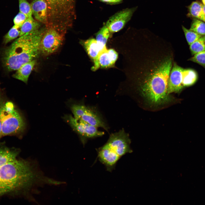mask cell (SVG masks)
Returning a JSON list of instances; mask_svg holds the SVG:
<instances>
[{"label":"cell","instance_id":"17","mask_svg":"<svg viewBox=\"0 0 205 205\" xmlns=\"http://www.w3.org/2000/svg\"><path fill=\"white\" fill-rule=\"evenodd\" d=\"M198 78V74L195 70L191 69L183 68L182 84L184 88L194 84L197 81Z\"/></svg>","mask_w":205,"mask_h":205},{"label":"cell","instance_id":"24","mask_svg":"<svg viewBox=\"0 0 205 205\" xmlns=\"http://www.w3.org/2000/svg\"><path fill=\"white\" fill-rule=\"evenodd\" d=\"M19 12L25 15L27 18L32 17L30 4L26 0H19Z\"/></svg>","mask_w":205,"mask_h":205},{"label":"cell","instance_id":"25","mask_svg":"<svg viewBox=\"0 0 205 205\" xmlns=\"http://www.w3.org/2000/svg\"><path fill=\"white\" fill-rule=\"evenodd\" d=\"M182 29L187 42L189 45L202 36L186 28L183 26H182Z\"/></svg>","mask_w":205,"mask_h":205},{"label":"cell","instance_id":"27","mask_svg":"<svg viewBox=\"0 0 205 205\" xmlns=\"http://www.w3.org/2000/svg\"><path fill=\"white\" fill-rule=\"evenodd\" d=\"M27 18L25 15L19 12L13 19L14 25L20 28Z\"/></svg>","mask_w":205,"mask_h":205},{"label":"cell","instance_id":"28","mask_svg":"<svg viewBox=\"0 0 205 205\" xmlns=\"http://www.w3.org/2000/svg\"><path fill=\"white\" fill-rule=\"evenodd\" d=\"M108 51L113 62L115 63L118 58V53L115 50L112 49L108 50Z\"/></svg>","mask_w":205,"mask_h":205},{"label":"cell","instance_id":"18","mask_svg":"<svg viewBox=\"0 0 205 205\" xmlns=\"http://www.w3.org/2000/svg\"><path fill=\"white\" fill-rule=\"evenodd\" d=\"M40 23L36 20H35L32 17L28 18L20 28L19 37L27 33L39 29L40 26Z\"/></svg>","mask_w":205,"mask_h":205},{"label":"cell","instance_id":"1","mask_svg":"<svg viewBox=\"0 0 205 205\" xmlns=\"http://www.w3.org/2000/svg\"><path fill=\"white\" fill-rule=\"evenodd\" d=\"M134 80L136 90L149 104L158 106L171 102L168 83L174 61L170 43L139 40L135 44Z\"/></svg>","mask_w":205,"mask_h":205},{"label":"cell","instance_id":"5","mask_svg":"<svg viewBox=\"0 0 205 205\" xmlns=\"http://www.w3.org/2000/svg\"><path fill=\"white\" fill-rule=\"evenodd\" d=\"M48 8V27L66 30L70 26L74 0H44Z\"/></svg>","mask_w":205,"mask_h":205},{"label":"cell","instance_id":"12","mask_svg":"<svg viewBox=\"0 0 205 205\" xmlns=\"http://www.w3.org/2000/svg\"><path fill=\"white\" fill-rule=\"evenodd\" d=\"M30 4L32 14L35 19L46 25L47 22L48 8L44 0H33Z\"/></svg>","mask_w":205,"mask_h":205},{"label":"cell","instance_id":"7","mask_svg":"<svg viewBox=\"0 0 205 205\" xmlns=\"http://www.w3.org/2000/svg\"><path fill=\"white\" fill-rule=\"evenodd\" d=\"M70 108L75 119L98 128H102L108 132V125L101 114L95 108L87 106L81 102L72 104Z\"/></svg>","mask_w":205,"mask_h":205},{"label":"cell","instance_id":"9","mask_svg":"<svg viewBox=\"0 0 205 205\" xmlns=\"http://www.w3.org/2000/svg\"><path fill=\"white\" fill-rule=\"evenodd\" d=\"M64 35L54 28H47L40 41V52L48 55L56 52L62 44Z\"/></svg>","mask_w":205,"mask_h":205},{"label":"cell","instance_id":"30","mask_svg":"<svg viewBox=\"0 0 205 205\" xmlns=\"http://www.w3.org/2000/svg\"><path fill=\"white\" fill-rule=\"evenodd\" d=\"M2 136H3L2 132L1 125V122L0 120V138Z\"/></svg>","mask_w":205,"mask_h":205},{"label":"cell","instance_id":"11","mask_svg":"<svg viewBox=\"0 0 205 205\" xmlns=\"http://www.w3.org/2000/svg\"><path fill=\"white\" fill-rule=\"evenodd\" d=\"M183 69V68L174 62L168 80L167 92L169 94L172 93H179L184 89L182 84Z\"/></svg>","mask_w":205,"mask_h":205},{"label":"cell","instance_id":"23","mask_svg":"<svg viewBox=\"0 0 205 205\" xmlns=\"http://www.w3.org/2000/svg\"><path fill=\"white\" fill-rule=\"evenodd\" d=\"M20 28L14 25L4 36L3 43L6 44L19 36Z\"/></svg>","mask_w":205,"mask_h":205},{"label":"cell","instance_id":"2","mask_svg":"<svg viewBox=\"0 0 205 205\" xmlns=\"http://www.w3.org/2000/svg\"><path fill=\"white\" fill-rule=\"evenodd\" d=\"M56 180L45 176L36 162L18 159L0 167V196L11 192H21L30 200L45 184H55Z\"/></svg>","mask_w":205,"mask_h":205},{"label":"cell","instance_id":"32","mask_svg":"<svg viewBox=\"0 0 205 205\" xmlns=\"http://www.w3.org/2000/svg\"><path fill=\"white\" fill-rule=\"evenodd\" d=\"M203 4L205 5V0H202Z\"/></svg>","mask_w":205,"mask_h":205},{"label":"cell","instance_id":"14","mask_svg":"<svg viewBox=\"0 0 205 205\" xmlns=\"http://www.w3.org/2000/svg\"><path fill=\"white\" fill-rule=\"evenodd\" d=\"M36 62V60H34L23 64L13 75L12 77L27 83Z\"/></svg>","mask_w":205,"mask_h":205},{"label":"cell","instance_id":"4","mask_svg":"<svg viewBox=\"0 0 205 205\" xmlns=\"http://www.w3.org/2000/svg\"><path fill=\"white\" fill-rule=\"evenodd\" d=\"M128 134L122 129L111 134L106 142L97 149L99 159L108 171H111L114 169L122 157L132 152Z\"/></svg>","mask_w":205,"mask_h":205},{"label":"cell","instance_id":"16","mask_svg":"<svg viewBox=\"0 0 205 205\" xmlns=\"http://www.w3.org/2000/svg\"><path fill=\"white\" fill-rule=\"evenodd\" d=\"M203 5L198 1L192 2L188 7V16L205 22V17L203 9Z\"/></svg>","mask_w":205,"mask_h":205},{"label":"cell","instance_id":"26","mask_svg":"<svg viewBox=\"0 0 205 205\" xmlns=\"http://www.w3.org/2000/svg\"><path fill=\"white\" fill-rule=\"evenodd\" d=\"M188 60L196 63L205 68V51L194 54Z\"/></svg>","mask_w":205,"mask_h":205},{"label":"cell","instance_id":"6","mask_svg":"<svg viewBox=\"0 0 205 205\" xmlns=\"http://www.w3.org/2000/svg\"><path fill=\"white\" fill-rule=\"evenodd\" d=\"M1 91L0 89V120L2 136L22 132L25 128L22 117L12 102L2 99Z\"/></svg>","mask_w":205,"mask_h":205},{"label":"cell","instance_id":"8","mask_svg":"<svg viewBox=\"0 0 205 205\" xmlns=\"http://www.w3.org/2000/svg\"><path fill=\"white\" fill-rule=\"evenodd\" d=\"M64 118L79 135L83 145L88 139L101 137L104 134V132L99 130L98 128L85 122L77 119L71 115H66Z\"/></svg>","mask_w":205,"mask_h":205},{"label":"cell","instance_id":"13","mask_svg":"<svg viewBox=\"0 0 205 205\" xmlns=\"http://www.w3.org/2000/svg\"><path fill=\"white\" fill-rule=\"evenodd\" d=\"M87 52L93 60L94 66L92 69L95 71L100 67L98 62V57L101 52L96 40L94 38L88 39L83 43Z\"/></svg>","mask_w":205,"mask_h":205},{"label":"cell","instance_id":"31","mask_svg":"<svg viewBox=\"0 0 205 205\" xmlns=\"http://www.w3.org/2000/svg\"><path fill=\"white\" fill-rule=\"evenodd\" d=\"M203 9L204 16L205 17V5H203Z\"/></svg>","mask_w":205,"mask_h":205},{"label":"cell","instance_id":"20","mask_svg":"<svg viewBox=\"0 0 205 205\" xmlns=\"http://www.w3.org/2000/svg\"><path fill=\"white\" fill-rule=\"evenodd\" d=\"M98 62L100 66L102 68L109 67L115 63L107 49L100 53L98 57Z\"/></svg>","mask_w":205,"mask_h":205},{"label":"cell","instance_id":"21","mask_svg":"<svg viewBox=\"0 0 205 205\" xmlns=\"http://www.w3.org/2000/svg\"><path fill=\"white\" fill-rule=\"evenodd\" d=\"M189 49L192 54L205 51V36H202L189 45Z\"/></svg>","mask_w":205,"mask_h":205},{"label":"cell","instance_id":"3","mask_svg":"<svg viewBox=\"0 0 205 205\" xmlns=\"http://www.w3.org/2000/svg\"><path fill=\"white\" fill-rule=\"evenodd\" d=\"M45 30L39 28L27 33L3 49L1 60L6 70H17L23 64L38 56L40 52V41Z\"/></svg>","mask_w":205,"mask_h":205},{"label":"cell","instance_id":"22","mask_svg":"<svg viewBox=\"0 0 205 205\" xmlns=\"http://www.w3.org/2000/svg\"><path fill=\"white\" fill-rule=\"evenodd\" d=\"M205 22L199 19L194 18L190 29L201 36H205Z\"/></svg>","mask_w":205,"mask_h":205},{"label":"cell","instance_id":"15","mask_svg":"<svg viewBox=\"0 0 205 205\" xmlns=\"http://www.w3.org/2000/svg\"><path fill=\"white\" fill-rule=\"evenodd\" d=\"M19 150L5 146L0 147V167L17 158Z\"/></svg>","mask_w":205,"mask_h":205},{"label":"cell","instance_id":"29","mask_svg":"<svg viewBox=\"0 0 205 205\" xmlns=\"http://www.w3.org/2000/svg\"><path fill=\"white\" fill-rule=\"evenodd\" d=\"M102 1L109 3H117L121 2L122 0H101Z\"/></svg>","mask_w":205,"mask_h":205},{"label":"cell","instance_id":"19","mask_svg":"<svg viewBox=\"0 0 205 205\" xmlns=\"http://www.w3.org/2000/svg\"><path fill=\"white\" fill-rule=\"evenodd\" d=\"M109 31L106 26H104L96 35V40L101 52L106 49V44L109 36Z\"/></svg>","mask_w":205,"mask_h":205},{"label":"cell","instance_id":"10","mask_svg":"<svg viewBox=\"0 0 205 205\" xmlns=\"http://www.w3.org/2000/svg\"><path fill=\"white\" fill-rule=\"evenodd\" d=\"M134 10V9H126L111 17L106 24L109 30L116 32L122 29L131 18Z\"/></svg>","mask_w":205,"mask_h":205}]
</instances>
